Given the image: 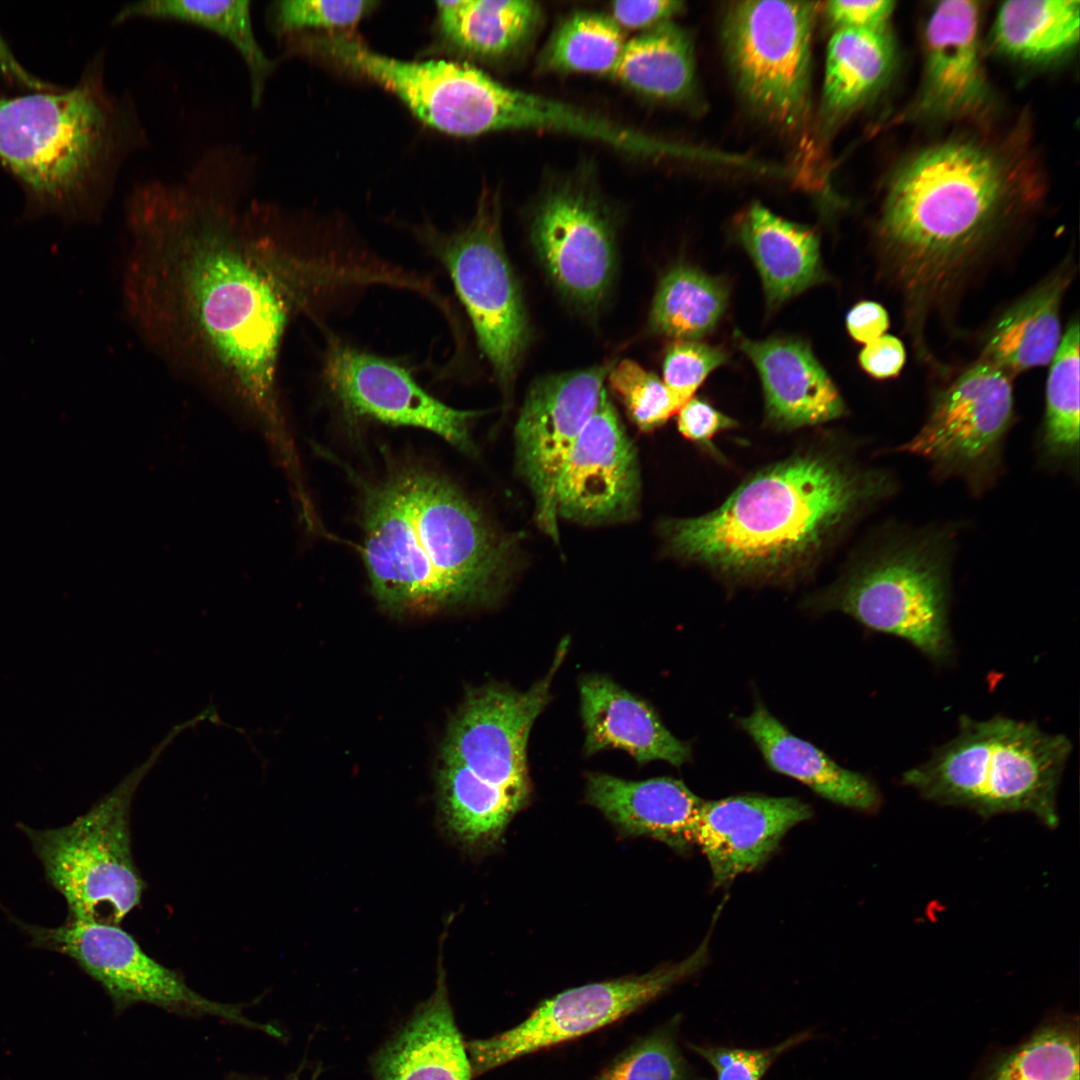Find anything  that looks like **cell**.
Listing matches in <instances>:
<instances>
[{
  "instance_id": "6da1fadb",
  "label": "cell",
  "mask_w": 1080,
  "mask_h": 1080,
  "mask_svg": "<svg viewBox=\"0 0 1080 1080\" xmlns=\"http://www.w3.org/2000/svg\"><path fill=\"white\" fill-rule=\"evenodd\" d=\"M255 171L246 152L226 145L180 179L136 184L125 206L122 292L131 322L163 359L277 425L285 332L328 297L330 279L250 197Z\"/></svg>"
},
{
  "instance_id": "7a4b0ae2",
  "label": "cell",
  "mask_w": 1080,
  "mask_h": 1080,
  "mask_svg": "<svg viewBox=\"0 0 1080 1080\" xmlns=\"http://www.w3.org/2000/svg\"><path fill=\"white\" fill-rule=\"evenodd\" d=\"M361 554L376 600L396 613L482 602L509 579L511 538L453 483L417 465L364 487Z\"/></svg>"
},
{
  "instance_id": "3957f363",
  "label": "cell",
  "mask_w": 1080,
  "mask_h": 1080,
  "mask_svg": "<svg viewBox=\"0 0 1080 1080\" xmlns=\"http://www.w3.org/2000/svg\"><path fill=\"white\" fill-rule=\"evenodd\" d=\"M895 488L887 471L797 456L752 476L718 509L666 521L661 529L681 557L732 576L771 577L810 558L843 523Z\"/></svg>"
},
{
  "instance_id": "277c9868",
  "label": "cell",
  "mask_w": 1080,
  "mask_h": 1080,
  "mask_svg": "<svg viewBox=\"0 0 1080 1080\" xmlns=\"http://www.w3.org/2000/svg\"><path fill=\"white\" fill-rule=\"evenodd\" d=\"M146 140L132 99L108 89L102 54L71 88L0 95V164L21 185L27 216L95 221Z\"/></svg>"
},
{
  "instance_id": "5b68a950",
  "label": "cell",
  "mask_w": 1080,
  "mask_h": 1080,
  "mask_svg": "<svg viewBox=\"0 0 1080 1080\" xmlns=\"http://www.w3.org/2000/svg\"><path fill=\"white\" fill-rule=\"evenodd\" d=\"M1007 167L972 141L914 155L892 179L880 235L896 281L912 299L949 290L1018 210Z\"/></svg>"
},
{
  "instance_id": "8992f818",
  "label": "cell",
  "mask_w": 1080,
  "mask_h": 1080,
  "mask_svg": "<svg viewBox=\"0 0 1080 1080\" xmlns=\"http://www.w3.org/2000/svg\"><path fill=\"white\" fill-rule=\"evenodd\" d=\"M1072 743L1036 722L996 715L959 719L958 734L902 784L928 801L966 808L983 818L1027 812L1046 827L1059 824L1057 793Z\"/></svg>"
},
{
  "instance_id": "52a82bcc",
  "label": "cell",
  "mask_w": 1080,
  "mask_h": 1080,
  "mask_svg": "<svg viewBox=\"0 0 1080 1080\" xmlns=\"http://www.w3.org/2000/svg\"><path fill=\"white\" fill-rule=\"evenodd\" d=\"M954 536L946 529L900 527L817 600L865 627L899 637L936 664L953 656L948 611Z\"/></svg>"
},
{
  "instance_id": "ba28073f",
  "label": "cell",
  "mask_w": 1080,
  "mask_h": 1080,
  "mask_svg": "<svg viewBox=\"0 0 1080 1080\" xmlns=\"http://www.w3.org/2000/svg\"><path fill=\"white\" fill-rule=\"evenodd\" d=\"M149 767L129 775L73 822L54 829L19 824L68 919L120 925L139 905L145 884L131 851L130 806Z\"/></svg>"
},
{
  "instance_id": "9c48e42d",
  "label": "cell",
  "mask_w": 1080,
  "mask_h": 1080,
  "mask_svg": "<svg viewBox=\"0 0 1080 1080\" xmlns=\"http://www.w3.org/2000/svg\"><path fill=\"white\" fill-rule=\"evenodd\" d=\"M817 4L739 1L726 12L723 42L736 86L762 118L800 129L811 106V42Z\"/></svg>"
},
{
  "instance_id": "30bf717a",
  "label": "cell",
  "mask_w": 1080,
  "mask_h": 1080,
  "mask_svg": "<svg viewBox=\"0 0 1080 1080\" xmlns=\"http://www.w3.org/2000/svg\"><path fill=\"white\" fill-rule=\"evenodd\" d=\"M423 239L449 273L496 379L509 388L527 344L528 322L503 246L498 199L485 193L466 226L450 234L426 231Z\"/></svg>"
},
{
  "instance_id": "8fae6325",
  "label": "cell",
  "mask_w": 1080,
  "mask_h": 1080,
  "mask_svg": "<svg viewBox=\"0 0 1080 1080\" xmlns=\"http://www.w3.org/2000/svg\"><path fill=\"white\" fill-rule=\"evenodd\" d=\"M1014 417L1011 376L981 360L935 397L919 431L894 451L924 459L935 477L960 479L979 495L1000 475Z\"/></svg>"
},
{
  "instance_id": "7c38bea8",
  "label": "cell",
  "mask_w": 1080,
  "mask_h": 1080,
  "mask_svg": "<svg viewBox=\"0 0 1080 1080\" xmlns=\"http://www.w3.org/2000/svg\"><path fill=\"white\" fill-rule=\"evenodd\" d=\"M31 944L68 956L123 1010L137 1003L192 1015H210L275 1034L276 1030L249 1019L239 1006L207 999L191 989L184 978L141 948L120 925L73 919L57 927L20 922Z\"/></svg>"
},
{
  "instance_id": "4fadbf2b",
  "label": "cell",
  "mask_w": 1080,
  "mask_h": 1080,
  "mask_svg": "<svg viewBox=\"0 0 1080 1080\" xmlns=\"http://www.w3.org/2000/svg\"><path fill=\"white\" fill-rule=\"evenodd\" d=\"M708 937L685 960L640 976L587 984L542 1002L526 1020L466 1042L473 1078L526 1054L586 1035L657 998L704 966Z\"/></svg>"
},
{
  "instance_id": "5bb4252c",
  "label": "cell",
  "mask_w": 1080,
  "mask_h": 1080,
  "mask_svg": "<svg viewBox=\"0 0 1080 1080\" xmlns=\"http://www.w3.org/2000/svg\"><path fill=\"white\" fill-rule=\"evenodd\" d=\"M609 365L538 378L514 430L516 466L530 489L539 528L558 542L557 488L569 454L593 414Z\"/></svg>"
},
{
  "instance_id": "9a60e30c",
  "label": "cell",
  "mask_w": 1080,
  "mask_h": 1080,
  "mask_svg": "<svg viewBox=\"0 0 1080 1080\" xmlns=\"http://www.w3.org/2000/svg\"><path fill=\"white\" fill-rule=\"evenodd\" d=\"M321 376L346 416L424 429L464 452L475 450L470 427L481 412L459 410L441 402L395 360L331 339L323 356Z\"/></svg>"
},
{
  "instance_id": "2e32d148",
  "label": "cell",
  "mask_w": 1080,
  "mask_h": 1080,
  "mask_svg": "<svg viewBox=\"0 0 1080 1080\" xmlns=\"http://www.w3.org/2000/svg\"><path fill=\"white\" fill-rule=\"evenodd\" d=\"M307 42L315 51L392 91L429 126L457 136L484 133L485 104L493 78L483 71L465 63L390 58L342 34Z\"/></svg>"
},
{
  "instance_id": "e0dca14e",
  "label": "cell",
  "mask_w": 1080,
  "mask_h": 1080,
  "mask_svg": "<svg viewBox=\"0 0 1080 1080\" xmlns=\"http://www.w3.org/2000/svg\"><path fill=\"white\" fill-rule=\"evenodd\" d=\"M531 239L555 285L584 306L599 303L614 273L613 229L608 213L591 186L568 179L540 200Z\"/></svg>"
},
{
  "instance_id": "ac0fdd59",
  "label": "cell",
  "mask_w": 1080,
  "mask_h": 1080,
  "mask_svg": "<svg viewBox=\"0 0 1080 1080\" xmlns=\"http://www.w3.org/2000/svg\"><path fill=\"white\" fill-rule=\"evenodd\" d=\"M639 499L636 449L603 388L561 473L557 515L581 524L615 523L632 518Z\"/></svg>"
},
{
  "instance_id": "d6986e66",
  "label": "cell",
  "mask_w": 1080,
  "mask_h": 1080,
  "mask_svg": "<svg viewBox=\"0 0 1080 1080\" xmlns=\"http://www.w3.org/2000/svg\"><path fill=\"white\" fill-rule=\"evenodd\" d=\"M811 815L809 805L793 797L741 795L704 801L694 842L720 886L763 864L783 836Z\"/></svg>"
},
{
  "instance_id": "ffe728a7",
  "label": "cell",
  "mask_w": 1080,
  "mask_h": 1080,
  "mask_svg": "<svg viewBox=\"0 0 1080 1080\" xmlns=\"http://www.w3.org/2000/svg\"><path fill=\"white\" fill-rule=\"evenodd\" d=\"M738 344L759 372L768 419L798 428L839 418L843 400L810 347L794 338L755 341L737 334Z\"/></svg>"
},
{
  "instance_id": "44dd1931",
  "label": "cell",
  "mask_w": 1080,
  "mask_h": 1080,
  "mask_svg": "<svg viewBox=\"0 0 1080 1080\" xmlns=\"http://www.w3.org/2000/svg\"><path fill=\"white\" fill-rule=\"evenodd\" d=\"M922 103L944 114L969 112L984 101L979 52V8L973 1H942L925 28Z\"/></svg>"
},
{
  "instance_id": "7402d4cb",
  "label": "cell",
  "mask_w": 1080,
  "mask_h": 1080,
  "mask_svg": "<svg viewBox=\"0 0 1080 1080\" xmlns=\"http://www.w3.org/2000/svg\"><path fill=\"white\" fill-rule=\"evenodd\" d=\"M579 693L585 754L620 749L639 764L661 760L677 767L691 759L690 744L676 738L649 704L610 678L585 676Z\"/></svg>"
},
{
  "instance_id": "603a6c76",
  "label": "cell",
  "mask_w": 1080,
  "mask_h": 1080,
  "mask_svg": "<svg viewBox=\"0 0 1080 1080\" xmlns=\"http://www.w3.org/2000/svg\"><path fill=\"white\" fill-rule=\"evenodd\" d=\"M588 802L623 831L647 835L678 852L694 844L704 800L671 777L630 781L605 773L586 779Z\"/></svg>"
},
{
  "instance_id": "cb8c5ba5",
  "label": "cell",
  "mask_w": 1080,
  "mask_h": 1080,
  "mask_svg": "<svg viewBox=\"0 0 1080 1080\" xmlns=\"http://www.w3.org/2000/svg\"><path fill=\"white\" fill-rule=\"evenodd\" d=\"M375 1080H471L466 1044L450 1005L439 962L436 987L374 1057Z\"/></svg>"
},
{
  "instance_id": "d4e9b609",
  "label": "cell",
  "mask_w": 1080,
  "mask_h": 1080,
  "mask_svg": "<svg viewBox=\"0 0 1080 1080\" xmlns=\"http://www.w3.org/2000/svg\"><path fill=\"white\" fill-rule=\"evenodd\" d=\"M770 768L810 787L839 805L872 812L881 797L866 776L838 765L823 751L790 733L761 703L739 720Z\"/></svg>"
},
{
  "instance_id": "484cf974",
  "label": "cell",
  "mask_w": 1080,
  "mask_h": 1080,
  "mask_svg": "<svg viewBox=\"0 0 1080 1080\" xmlns=\"http://www.w3.org/2000/svg\"><path fill=\"white\" fill-rule=\"evenodd\" d=\"M741 240L753 259L771 306L824 280L819 241L813 231L754 204L740 226Z\"/></svg>"
},
{
  "instance_id": "4316f807",
  "label": "cell",
  "mask_w": 1080,
  "mask_h": 1080,
  "mask_svg": "<svg viewBox=\"0 0 1080 1080\" xmlns=\"http://www.w3.org/2000/svg\"><path fill=\"white\" fill-rule=\"evenodd\" d=\"M1070 278L1062 271L1012 305L994 327L983 360L1008 375L1051 362L1061 341L1060 306Z\"/></svg>"
},
{
  "instance_id": "83f0119b",
  "label": "cell",
  "mask_w": 1080,
  "mask_h": 1080,
  "mask_svg": "<svg viewBox=\"0 0 1080 1080\" xmlns=\"http://www.w3.org/2000/svg\"><path fill=\"white\" fill-rule=\"evenodd\" d=\"M440 30L456 49L473 57L504 58L535 36L542 19L530 0L437 1Z\"/></svg>"
},
{
  "instance_id": "f1b7e54d",
  "label": "cell",
  "mask_w": 1080,
  "mask_h": 1080,
  "mask_svg": "<svg viewBox=\"0 0 1080 1080\" xmlns=\"http://www.w3.org/2000/svg\"><path fill=\"white\" fill-rule=\"evenodd\" d=\"M134 18L184 22L210 30L227 40L246 66L252 105L261 104L275 62L256 37L250 0L133 1L118 10L113 22L122 23Z\"/></svg>"
},
{
  "instance_id": "f546056e",
  "label": "cell",
  "mask_w": 1080,
  "mask_h": 1080,
  "mask_svg": "<svg viewBox=\"0 0 1080 1080\" xmlns=\"http://www.w3.org/2000/svg\"><path fill=\"white\" fill-rule=\"evenodd\" d=\"M624 86L664 101H682L695 89V58L688 34L671 21L626 41L611 75Z\"/></svg>"
},
{
  "instance_id": "4dcf8cb0",
  "label": "cell",
  "mask_w": 1080,
  "mask_h": 1080,
  "mask_svg": "<svg viewBox=\"0 0 1080 1080\" xmlns=\"http://www.w3.org/2000/svg\"><path fill=\"white\" fill-rule=\"evenodd\" d=\"M894 64L886 29H836L829 40L823 108L830 118L843 115L874 94Z\"/></svg>"
},
{
  "instance_id": "1f68e13d",
  "label": "cell",
  "mask_w": 1080,
  "mask_h": 1080,
  "mask_svg": "<svg viewBox=\"0 0 1080 1080\" xmlns=\"http://www.w3.org/2000/svg\"><path fill=\"white\" fill-rule=\"evenodd\" d=\"M1078 0L1007 1L999 8L993 29L995 46L1024 62H1047L1064 55L1079 41Z\"/></svg>"
},
{
  "instance_id": "d6a6232c",
  "label": "cell",
  "mask_w": 1080,
  "mask_h": 1080,
  "mask_svg": "<svg viewBox=\"0 0 1080 1080\" xmlns=\"http://www.w3.org/2000/svg\"><path fill=\"white\" fill-rule=\"evenodd\" d=\"M1079 346L1077 320L1071 321L1051 360L1046 405L1038 438L1041 464L1078 474Z\"/></svg>"
},
{
  "instance_id": "836d02e7",
  "label": "cell",
  "mask_w": 1080,
  "mask_h": 1080,
  "mask_svg": "<svg viewBox=\"0 0 1080 1080\" xmlns=\"http://www.w3.org/2000/svg\"><path fill=\"white\" fill-rule=\"evenodd\" d=\"M727 303V290L718 280L689 266L671 269L661 280L650 313L651 328L678 340L708 334Z\"/></svg>"
},
{
  "instance_id": "e575fe53",
  "label": "cell",
  "mask_w": 1080,
  "mask_h": 1080,
  "mask_svg": "<svg viewBox=\"0 0 1080 1080\" xmlns=\"http://www.w3.org/2000/svg\"><path fill=\"white\" fill-rule=\"evenodd\" d=\"M626 41L610 15L575 12L552 33L538 66L544 72L612 75Z\"/></svg>"
},
{
  "instance_id": "d590c367",
  "label": "cell",
  "mask_w": 1080,
  "mask_h": 1080,
  "mask_svg": "<svg viewBox=\"0 0 1080 1080\" xmlns=\"http://www.w3.org/2000/svg\"><path fill=\"white\" fill-rule=\"evenodd\" d=\"M986 1080H1079L1078 1026L1054 1020L1001 1057Z\"/></svg>"
},
{
  "instance_id": "8d00e7d4",
  "label": "cell",
  "mask_w": 1080,
  "mask_h": 1080,
  "mask_svg": "<svg viewBox=\"0 0 1080 1080\" xmlns=\"http://www.w3.org/2000/svg\"><path fill=\"white\" fill-rule=\"evenodd\" d=\"M607 376L631 420L642 431L664 424L684 405L663 380L632 360L620 361Z\"/></svg>"
},
{
  "instance_id": "74e56055",
  "label": "cell",
  "mask_w": 1080,
  "mask_h": 1080,
  "mask_svg": "<svg viewBox=\"0 0 1080 1080\" xmlns=\"http://www.w3.org/2000/svg\"><path fill=\"white\" fill-rule=\"evenodd\" d=\"M593 1080H706L681 1055L673 1027L637 1042Z\"/></svg>"
},
{
  "instance_id": "f35d334b",
  "label": "cell",
  "mask_w": 1080,
  "mask_h": 1080,
  "mask_svg": "<svg viewBox=\"0 0 1080 1080\" xmlns=\"http://www.w3.org/2000/svg\"><path fill=\"white\" fill-rule=\"evenodd\" d=\"M376 2L282 0L268 8V22L279 33L294 32L308 27L345 28L356 24Z\"/></svg>"
},
{
  "instance_id": "ab89813d",
  "label": "cell",
  "mask_w": 1080,
  "mask_h": 1080,
  "mask_svg": "<svg viewBox=\"0 0 1080 1080\" xmlns=\"http://www.w3.org/2000/svg\"><path fill=\"white\" fill-rule=\"evenodd\" d=\"M727 359V354L719 347L678 340L666 352L663 382L685 404L710 372Z\"/></svg>"
},
{
  "instance_id": "60d3db41",
  "label": "cell",
  "mask_w": 1080,
  "mask_h": 1080,
  "mask_svg": "<svg viewBox=\"0 0 1080 1080\" xmlns=\"http://www.w3.org/2000/svg\"><path fill=\"white\" fill-rule=\"evenodd\" d=\"M808 1038V1033H801L767 1049H743L693 1044L689 1046L714 1068L717 1080H762L779 1055Z\"/></svg>"
},
{
  "instance_id": "b9f144b4",
  "label": "cell",
  "mask_w": 1080,
  "mask_h": 1080,
  "mask_svg": "<svg viewBox=\"0 0 1080 1080\" xmlns=\"http://www.w3.org/2000/svg\"><path fill=\"white\" fill-rule=\"evenodd\" d=\"M894 7L890 0H836L826 3L825 12L836 29H883Z\"/></svg>"
},
{
  "instance_id": "7bdbcfd3",
  "label": "cell",
  "mask_w": 1080,
  "mask_h": 1080,
  "mask_svg": "<svg viewBox=\"0 0 1080 1080\" xmlns=\"http://www.w3.org/2000/svg\"><path fill=\"white\" fill-rule=\"evenodd\" d=\"M683 3L673 0H622L611 3V18L621 27L648 30L669 22L681 12Z\"/></svg>"
},
{
  "instance_id": "ee69618b",
  "label": "cell",
  "mask_w": 1080,
  "mask_h": 1080,
  "mask_svg": "<svg viewBox=\"0 0 1080 1080\" xmlns=\"http://www.w3.org/2000/svg\"><path fill=\"white\" fill-rule=\"evenodd\" d=\"M735 424L733 419L698 398H691L678 411L679 432L685 438L703 445H710L711 439L718 432Z\"/></svg>"
},
{
  "instance_id": "f6af8a7d",
  "label": "cell",
  "mask_w": 1080,
  "mask_h": 1080,
  "mask_svg": "<svg viewBox=\"0 0 1080 1080\" xmlns=\"http://www.w3.org/2000/svg\"><path fill=\"white\" fill-rule=\"evenodd\" d=\"M905 359V348L901 340L887 334L866 344L859 355L862 368L878 379L898 375L905 363Z\"/></svg>"
},
{
  "instance_id": "bcb514c9",
  "label": "cell",
  "mask_w": 1080,
  "mask_h": 1080,
  "mask_svg": "<svg viewBox=\"0 0 1080 1080\" xmlns=\"http://www.w3.org/2000/svg\"><path fill=\"white\" fill-rule=\"evenodd\" d=\"M846 324L854 340L868 344L884 335L889 327V316L879 303L862 301L848 312Z\"/></svg>"
},
{
  "instance_id": "7dc6e473",
  "label": "cell",
  "mask_w": 1080,
  "mask_h": 1080,
  "mask_svg": "<svg viewBox=\"0 0 1080 1080\" xmlns=\"http://www.w3.org/2000/svg\"><path fill=\"white\" fill-rule=\"evenodd\" d=\"M0 73L10 82L32 91L52 90L55 87L30 74L16 60L5 39L0 34Z\"/></svg>"
},
{
  "instance_id": "c3c4849f",
  "label": "cell",
  "mask_w": 1080,
  "mask_h": 1080,
  "mask_svg": "<svg viewBox=\"0 0 1080 1080\" xmlns=\"http://www.w3.org/2000/svg\"><path fill=\"white\" fill-rule=\"evenodd\" d=\"M315 1079H316V1076H312V1078L309 1079V1080H315ZM290 1080H300V1079H299L298 1075H294V1077L292 1079H290Z\"/></svg>"
}]
</instances>
